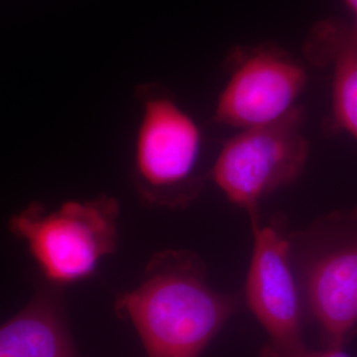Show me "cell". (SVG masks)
I'll use <instances>...</instances> for the list:
<instances>
[{
  "instance_id": "obj_1",
  "label": "cell",
  "mask_w": 357,
  "mask_h": 357,
  "mask_svg": "<svg viewBox=\"0 0 357 357\" xmlns=\"http://www.w3.org/2000/svg\"><path fill=\"white\" fill-rule=\"evenodd\" d=\"M236 307L206 282L196 255H153L141 283L115 299V311L141 337L147 357H200Z\"/></svg>"
},
{
  "instance_id": "obj_2",
  "label": "cell",
  "mask_w": 357,
  "mask_h": 357,
  "mask_svg": "<svg viewBox=\"0 0 357 357\" xmlns=\"http://www.w3.org/2000/svg\"><path fill=\"white\" fill-rule=\"evenodd\" d=\"M118 217V202L101 195L51 212L31 203L11 217L8 227L26 243L43 281L64 287L91 277L103 258L114 253Z\"/></svg>"
},
{
  "instance_id": "obj_3",
  "label": "cell",
  "mask_w": 357,
  "mask_h": 357,
  "mask_svg": "<svg viewBox=\"0 0 357 357\" xmlns=\"http://www.w3.org/2000/svg\"><path fill=\"white\" fill-rule=\"evenodd\" d=\"M299 287L326 347L343 348L357 328V212L331 216L308 233Z\"/></svg>"
},
{
  "instance_id": "obj_4",
  "label": "cell",
  "mask_w": 357,
  "mask_h": 357,
  "mask_svg": "<svg viewBox=\"0 0 357 357\" xmlns=\"http://www.w3.org/2000/svg\"><path fill=\"white\" fill-rule=\"evenodd\" d=\"M301 106L281 119L245 128L224 144L212 167V178L234 205L255 216L259 202L298 178L308 159Z\"/></svg>"
},
{
  "instance_id": "obj_5",
  "label": "cell",
  "mask_w": 357,
  "mask_h": 357,
  "mask_svg": "<svg viewBox=\"0 0 357 357\" xmlns=\"http://www.w3.org/2000/svg\"><path fill=\"white\" fill-rule=\"evenodd\" d=\"M142 118L134 150V183L153 205L181 204L202 150L193 118L162 89H139Z\"/></svg>"
},
{
  "instance_id": "obj_6",
  "label": "cell",
  "mask_w": 357,
  "mask_h": 357,
  "mask_svg": "<svg viewBox=\"0 0 357 357\" xmlns=\"http://www.w3.org/2000/svg\"><path fill=\"white\" fill-rule=\"evenodd\" d=\"M245 283L246 303L268 335L262 357H308L303 342L302 293L293 245L275 225H255Z\"/></svg>"
},
{
  "instance_id": "obj_7",
  "label": "cell",
  "mask_w": 357,
  "mask_h": 357,
  "mask_svg": "<svg viewBox=\"0 0 357 357\" xmlns=\"http://www.w3.org/2000/svg\"><path fill=\"white\" fill-rule=\"evenodd\" d=\"M306 84L303 65L275 47L238 53L213 118L241 130L275 122L296 107Z\"/></svg>"
},
{
  "instance_id": "obj_8",
  "label": "cell",
  "mask_w": 357,
  "mask_h": 357,
  "mask_svg": "<svg viewBox=\"0 0 357 357\" xmlns=\"http://www.w3.org/2000/svg\"><path fill=\"white\" fill-rule=\"evenodd\" d=\"M0 357H78L63 287L41 281L29 303L0 326Z\"/></svg>"
},
{
  "instance_id": "obj_9",
  "label": "cell",
  "mask_w": 357,
  "mask_h": 357,
  "mask_svg": "<svg viewBox=\"0 0 357 357\" xmlns=\"http://www.w3.org/2000/svg\"><path fill=\"white\" fill-rule=\"evenodd\" d=\"M305 54L314 64L331 63L333 118L357 139V38L351 28L319 23L308 35Z\"/></svg>"
},
{
  "instance_id": "obj_10",
  "label": "cell",
  "mask_w": 357,
  "mask_h": 357,
  "mask_svg": "<svg viewBox=\"0 0 357 357\" xmlns=\"http://www.w3.org/2000/svg\"><path fill=\"white\" fill-rule=\"evenodd\" d=\"M308 357H351L347 355L343 348H335V347H327L324 351L319 352H311Z\"/></svg>"
},
{
  "instance_id": "obj_11",
  "label": "cell",
  "mask_w": 357,
  "mask_h": 357,
  "mask_svg": "<svg viewBox=\"0 0 357 357\" xmlns=\"http://www.w3.org/2000/svg\"><path fill=\"white\" fill-rule=\"evenodd\" d=\"M345 3L348 4V7L352 10V13L355 15V26L351 28L354 36L357 38V0H345Z\"/></svg>"
}]
</instances>
